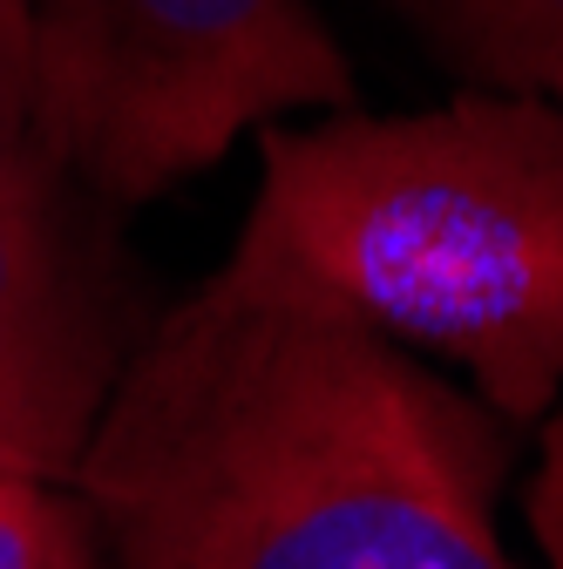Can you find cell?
Listing matches in <instances>:
<instances>
[{"instance_id": "1", "label": "cell", "mask_w": 563, "mask_h": 569, "mask_svg": "<svg viewBox=\"0 0 563 569\" xmlns=\"http://www.w3.org/2000/svg\"><path fill=\"white\" fill-rule=\"evenodd\" d=\"M503 468L394 339L210 278L129 346L68 488L116 569H510Z\"/></svg>"}, {"instance_id": "2", "label": "cell", "mask_w": 563, "mask_h": 569, "mask_svg": "<svg viewBox=\"0 0 563 569\" xmlns=\"http://www.w3.org/2000/svg\"><path fill=\"white\" fill-rule=\"evenodd\" d=\"M225 284L435 346L530 420L563 387V116L468 96L265 136Z\"/></svg>"}, {"instance_id": "3", "label": "cell", "mask_w": 563, "mask_h": 569, "mask_svg": "<svg viewBox=\"0 0 563 569\" xmlns=\"http://www.w3.org/2000/svg\"><path fill=\"white\" fill-rule=\"evenodd\" d=\"M34 96L68 183L144 203L354 76L313 0H34Z\"/></svg>"}, {"instance_id": "4", "label": "cell", "mask_w": 563, "mask_h": 569, "mask_svg": "<svg viewBox=\"0 0 563 569\" xmlns=\"http://www.w3.org/2000/svg\"><path fill=\"white\" fill-rule=\"evenodd\" d=\"M122 360L129 284L82 197H0V475L76 481Z\"/></svg>"}, {"instance_id": "5", "label": "cell", "mask_w": 563, "mask_h": 569, "mask_svg": "<svg viewBox=\"0 0 563 569\" xmlns=\"http://www.w3.org/2000/svg\"><path fill=\"white\" fill-rule=\"evenodd\" d=\"M462 76L563 96V0H394Z\"/></svg>"}, {"instance_id": "6", "label": "cell", "mask_w": 563, "mask_h": 569, "mask_svg": "<svg viewBox=\"0 0 563 569\" xmlns=\"http://www.w3.org/2000/svg\"><path fill=\"white\" fill-rule=\"evenodd\" d=\"M0 197L21 203H68L82 197L61 177L41 136L34 96V0H0Z\"/></svg>"}, {"instance_id": "7", "label": "cell", "mask_w": 563, "mask_h": 569, "mask_svg": "<svg viewBox=\"0 0 563 569\" xmlns=\"http://www.w3.org/2000/svg\"><path fill=\"white\" fill-rule=\"evenodd\" d=\"M0 569H102L89 502L68 481L0 475Z\"/></svg>"}, {"instance_id": "8", "label": "cell", "mask_w": 563, "mask_h": 569, "mask_svg": "<svg viewBox=\"0 0 563 569\" xmlns=\"http://www.w3.org/2000/svg\"><path fill=\"white\" fill-rule=\"evenodd\" d=\"M530 529L550 549V569H563V413L550 420V441H543V475L530 488Z\"/></svg>"}]
</instances>
